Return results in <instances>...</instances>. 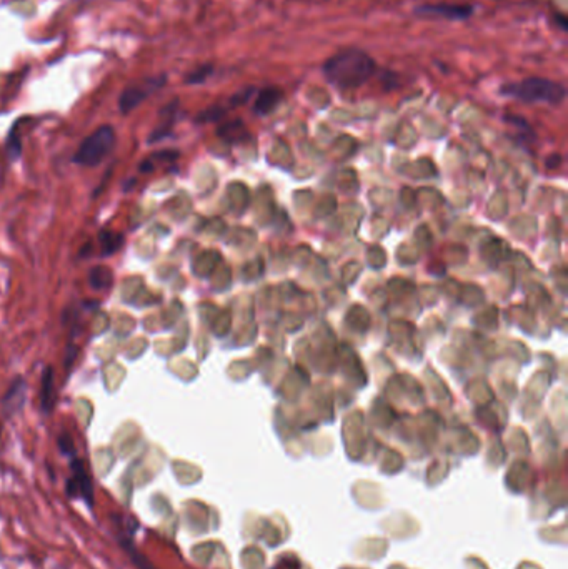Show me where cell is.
Listing matches in <instances>:
<instances>
[{
  "label": "cell",
  "instance_id": "cell-1",
  "mask_svg": "<svg viewBox=\"0 0 568 569\" xmlns=\"http://www.w3.org/2000/svg\"><path fill=\"white\" fill-rule=\"evenodd\" d=\"M377 63L369 53L358 49L342 50L324 65L325 79L339 89H357L375 74Z\"/></svg>",
  "mask_w": 568,
  "mask_h": 569
},
{
  "label": "cell",
  "instance_id": "cell-2",
  "mask_svg": "<svg viewBox=\"0 0 568 569\" xmlns=\"http://www.w3.org/2000/svg\"><path fill=\"white\" fill-rule=\"evenodd\" d=\"M502 94L508 95V97L519 98L522 102L529 103H550V106H557L565 98L567 90L558 82L540 79V77H530L517 84H508L502 87Z\"/></svg>",
  "mask_w": 568,
  "mask_h": 569
},
{
  "label": "cell",
  "instance_id": "cell-3",
  "mask_svg": "<svg viewBox=\"0 0 568 569\" xmlns=\"http://www.w3.org/2000/svg\"><path fill=\"white\" fill-rule=\"evenodd\" d=\"M113 145H115V132L111 125H102L84 140L74 160L79 165L95 167L106 160L107 155L112 152Z\"/></svg>",
  "mask_w": 568,
  "mask_h": 569
},
{
  "label": "cell",
  "instance_id": "cell-4",
  "mask_svg": "<svg viewBox=\"0 0 568 569\" xmlns=\"http://www.w3.org/2000/svg\"><path fill=\"white\" fill-rule=\"evenodd\" d=\"M422 15H437L443 17V19L450 20H463L469 19L474 13V7L472 6H453V4H438V6H424L417 8Z\"/></svg>",
  "mask_w": 568,
  "mask_h": 569
},
{
  "label": "cell",
  "instance_id": "cell-5",
  "mask_svg": "<svg viewBox=\"0 0 568 569\" xmlns=\"http://www.w3.org/2000/svg\"><path fill=\"white\" fill-rule=\"evenodd\" d=\"M72 470H74V478H72L69 485H67V493L70 496L79 494L82 498L87 499L89 503H92V485H90L87 473H85L84 463L74 461Z\"/></svg>",
  "mask_w": 568,
  "mask_h": 569
},
{
  "label": "cell",
  "instance_id": "cell-6",
  "mask_svg": "<svg viewBox=\"0 0 568 569\" xmlns=\"http://www.w3.org/2000/svg\"><path fill=\"white\" fill-rule=\"evenodd\" d=\"M153 84H156V80L149 79L147 84H145L144 87L142 85H134V87L127 89L120 97V110L124 113H129L132 108H135L139 103H142L145 97H147L149 94H152V90L156 89V87H150V85H153Z\"/></svg>",
  "mask_w": 568,
  "mask_h": 569
},
{
  "label": "cell",
  "instance_id": "cell-7",
  "mask_svg": "<svg viewBox=\"0 0 568 569\" xmlns=\"http://www.w3.org/2000/svg\"><path fill=\"white\" fill-rule=\"evenodd\" d=\"M282 100V92L279 89H263L255 100V110L257 115H269L274 108L279 106Z\"/></svg>",
  "mask_w": 568,
  "mask_h": 569
},
{
  "label": "cell",
  "instance_id": "cell-8",
  "mask_svg": "<svg viewBox=\"0 0 568 569\" xmlns=\"http://www.w3.org/2000/svg\"><path fill=\"white\" fill-rule=\"evenodd\" d=\"M42 408L45 411H50L53 404V380L52 371L45 370V375L42 378Z\"/></svg>",
  "mask_w": 568,
  "mask_h": 569
},
{
  "label": "cell",
  "instance_id": "cell-9",
  "mask_svg": "<svg viewBox=\"0 0 568 569\" xmlns=\"http://www.w3.org/2000/svg\"><path fill=\"white\" fill-rule=\"evenodd\" d=\"M108 273H111V270H107L103 267L94 268L92 273H90V283H92L94 288H106V286H108L111 279H102V276L108 275Z\"/></svg>",
  "mask_w": 568,
  "mask_h": 569
},
{
  "label": "cell",
  "instance_id": "cell-10",
  "mask_svg": "<svg viewBox=\"0 0 568 569\" xmlns=\"http://www.w3.org/2000/svg\"><path fill=\"white\" fill-rule=\"evenodd\" d=\"M210 72H212L210 65L197 68V70L192 72V74L187 77V84H200V82H203L208 75H210Z\"/></svg>",
  "mask_w": 568,
  "mask_h": 569
}]
</instances>
